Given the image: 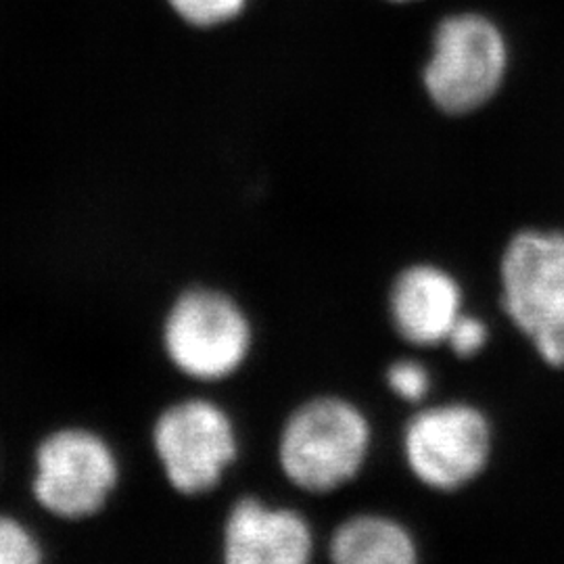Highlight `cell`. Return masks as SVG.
<instances>
[{"label":"cell","instance_id":"3","mask_svg":"<svg viewBox=\"0 0 564 564\" xmlns=\"http://www.w3.org/2000/svg\"><path fill=\"white\" fill-rule=\"evenodd\" d=\"M506 72L508 44L502 30L484 15H454L435 32L424 88L442 111L464 116L496 97Z\"/></svg>","mask_w":564,"mask_h":564},{"label":"cell","instance_id":"14","mask_svg":"<svg viewBox=\"0 0 564 564\" xmlns=\"http://www.w3.org/2000/svg\"><path fill=\"white\" fill-rule=\"evenodd\" d=\"M487 339H489L487 324L475 316L463 314L452 326L445 343L452 347V351L458 358H473L484 349Z\"/></svg>","mask_w":564,"mask_h":564},{"label":"cell","instance_id":"7","mask_svg":"<svg viewBox=\"0 0 564 564\" xmlns=\"http://www.w3.org/2000/svg\"><path fill=\"white\" fill-rule=\"evenodd\" d=\"M118 484V463L97 435L63 431L39 449L36 498L51 512L78 519L101 510Z\"/></svg>","mask_w":564,"mask_h":564},{"label":"cell","instance_id":"6","mask_svg":"<svg viewBox=\"0 0 564 564\" xmlns=\"http://www.w3.org/2000/svg\"><path fill=\"white\" fill-rule=\"evenodd\" d=\"M153 442L167 481L184 496L212 491L239 456L235 424L207 400L167 408L155 424Z\"/></svg>","mask_w":564,"mask_h":564},{"label":"cell","instance_id":"5","mask_svg":"<svg viewBox=\"0 0 564 564\" xmlns=\"http://www.w3.org/2000/svg\"><path fill=\"white\" fill-rule=\"evenodd\" d=\"M402 447L408 468L421 484L437 491H456L487 468L494 433L479 408L444 403L410 419Z\"/></svg>","mask_w":564,"mask_h":564},{"label":"cell","instance_id":"2","mask_svg":"<svg viewBox=\"0 0 564 564\" xmlns=\"http://www.w3.org/2000/svg\"><path fill=\"white\" fill-rule=\"evenodd\" d=\"M502 307L547 366L564 368V232L523 230L500 260Z\"/></svg>","mask_w":564,"mask_h":564},{"label":"cell","instance_id":"4","mask_svg":"<svg viewBox=\"0 0 564 564\" xmlns=\"http://www.w3.org/2000/svg\"><path fill=\"white\" fill-rule=\"evenodd\" d=\"M253 330L230 295L195 286L174 303L163 326V345L172 364L191 379L223 381L241 368Z\"/></svg>","mask_w":564,"mask_h":564},{"label":"cell","instance_id":"11","mask_svg":"<svg viewBox=\"0 0 564 564\" xmlns=\"http://www.w3.org/2000/svg\"><path fill=\"white\" fill-rule=\"evenodd\" d=\"M182 20L197 28H214L241 15L247 0H167Z\"/></svg>","mask_w":564,"mask_h":564},{"label":"cell","instance_id":"9","mask_svg":"<svg viewBox=\"0 0 564 564\" xmlns=\"http://www.w3.org/2000/svg\"><path fill=\"white\" fill-rule=\"evenodd\" d=\"M389 314L403 341L419 347L440 345L464 314L463 289L440 265H408L391 286Z\"/></svg>","mask_w":564,"mask_h":564},{"label":"cell","instance_id":"12","mask_svg":"<svg viewBox=\"0 0 564 564\" xmlns=\"http://www.w3.org/2000/svg\"><path fill=\"white\" fill-rule=\"evenodd\" d=\"M387 384L403 402H423L431 391V372L414 360H398L387 368Z\"/></svg>","mask_w":564,"mask_h":564},{"label":"cell","instance_id":"13","mask_svg":"<svg viewBox=\"0 0 564 564\" xmlns=\"http://www.w3.org/2000/svg\"><path fill=\"white\" fill-rule=\"evenodd\" d=\"M41 561L39 545L21 524L0 517V564H30Z\"/></svg>","mask_w":564,"mask_h":564},{"label":"cell","instance_id":"10","mask_svg":"<svg viewBox=\"0 0 564 564\" xmlns=\"http://www.w3.org/2000/svg\"><path fill=\"white\" fill-rule=\"evenodd\" d=\"M337 564H412L419 552L403 524L381 514H358L339 524L330 538Z\"/></svg>","mask_w":564,"mask_h":564},{"label":"cell","instance_id":"1","mask_svg":"<svg viewBox=\"0 0 564 564\" xmlns=\"http://www.w3.org/2000/svg\"><path fill=\"white\" fill-rule=\"evenodd\" d=\"M372 431L362 410L341 398L302 403L282 426L279 463L303 491L328 494L362 470Z\"/></svg>","mask_w":564,"mask_h":564},{"label":"cell","instance_id":"8","mask_svg":"<svg viewBox=\"0 0 564 564\" xmlns=\"http://www.w3.org/2000/svg\"><path fill=\"white\" fill-rule=\"evenodd\" d=\"M312 527L300 512L241 498L224 524L228 564H303L312 558Z\"/></svg>","mask_w":564,"mask_h":564},{"label":"cell","instance_id":"15","mask_svg":"<svg viewBox=\"0 0 564 564\" xmlns=\"http://www.w3.org/2000/svg\"><path fill=\"white\" fill-rule=\"evenodd\" d=\"M395 2H405V0H395Z\"/></svg>","mask_w":564,"mask_h":564}]
</instances>
